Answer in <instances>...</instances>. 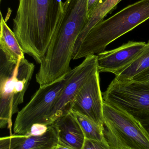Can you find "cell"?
Segmentation results:
<instances>
[{
	"label": "cell",
	"mask_w": 149,
	"mask_h": 149,
	"mask_svg": "<svg viewBox=\"0 0 149 149\" xmlns=\"http://www.w3.org/2000/svg\"><path fill=\"white\" fill-rule=\"evenodd\" d=\"M62 0H19L13 31L25 54L40 64L62 19Z\"/></svg>",
	"instance_id": "obj_1"
},
{
	"label": "cell",
	"mask_w": 149,
	"mask_h": 149,
	"mask_svg": "<svg viewBox=\"0 0 149 149\" xmlns=\"http://www.w3.org/2000/svg\"><path fill=\"white\" fill-rule=\"evenodd\" d=\"M149 19V0L130 4L95 25L82 42L73 59L105 51L107 46Z\"/></svg>",
	"instance_id": "obj_2"
},
{
	"label": "cell",
	"mask_w": 149,
	"mask_h": 149,
	"mask_svg": "<svg viewBox=\"0 0 149 149\" xmlns=\"http://www.w3.org/2000/svg\"><path fill=\"white\" fill-rule=\"evenodd\" d=\"M104 134L113 149H149V134L130 114L104 102Z\"/></svg>",
	"instance_id": "obj_3"
},
{
	"label": "cell",
	"mask_w": 149,
	"mask_h": 149,
	"mask_svg": "<svg viewBox=\"0 0 149 149\" xmlns=\"http://www.w3.org/2000/svg\"><path fill=\"white\" fill-rule=\"evenodd\" d=\"M35 65L21 59L15 69L0 73V128L7 127L10 135L12 116L19 112L24 94L34 73Z\"/></svg>",
	"instance_id": "obj_4"
},
{
	"label": "cell",
	"mask_w": 149,
	"mask_h": 149,
	"mask_svg": "<svg viewBox=\"0 0 149 149\" xmlns=\"http://www.w3.org/2000/svg\"><path fill=\"white\" fill-rule=\"evenodd\" d=\"M71 72L50 84L39 87L27 105L17 113L14 124L15 134H29L31 126L36 123L51 125L52 111Z\"/></svg>",
	"instance_id": "obj_5"
},
{
	"label": "cell",
	"mask_w": 149,
	"mask_h": 149,
	"mask_svg": "<svg viewBox=\"0 0 149 149\" xmlns=\"http://www.w3.org/2000/svg\"><path fill=\"white\" fill-rule=\"evenodd\" d=\"M102 96L104 102L130 114L144 128L149 123V82L113 80Z\"/></svg>",
	"instance_id": "obj_6"
},
{
	"label": "cell",
	"mask_w": 149,
	"mask_h": 149,
	"mask_svg": "<svg viewBox=\"0 0 149 149\" xmlns=\"http://www.w3.org/2000/svg\"><path fill=\"white\" fill-rule=\"evenodd\" d=\"M98 70L97 56L89 55L73 69L57 101L50 116L52 125L59 117L70 112L72 105L80 89L88 79Z\"/></svg>",
	"instance_id": "obj_7"
},
{
	"label": "cell",
	"mask_w": 149,
	"mask_h": 149,
	"mask_svg": "<svg viewBox=\"0 0 149 149\" xmlns=\"http://www.w3.org/2000/svg\"><path fill=\"white\" fill-rule=\"evenodd\" d=\"M99 73L97 71L84 84L76 96L71 110L104 127V100L101 90Z\"/></svg>",
	"instance_id": "obj_8"
},
{
	"label": "cell",
	"mask_w": 149,
	"mask_h": 149,
	"mask_svg": "<svg viewBox=\"0 0 149 149\" xmlns=\"http://www.w3.org/2000/svg\"><path fill=\"white\" fill-rule=\"evenodd\" d=\"M146 44L145 42L129 41L119 48L99 53L97 56L98 71L99 73L115 74L131 63Z\"/></svg>",
	"instance_id": "obj_9"
},
{
	"label": "cell",
	"mask_w": 149,
	"mask_h": 149,
	"mask_svg": "<svg viewBox=\"0 0 149 149\" xmlns=\"http://www.w3.org/2000/svg\"><path fill=\"white\" fill-rule=\"evenodd\" d=\"M58 144L57 130L53 124L42 135L14 134L0 139V149H56Z\"/></svg>",
	"instance_id": "obj_10"
},
{
	"label": "cell",
	"mask_w": 149,
	"mask_h": 149,
	"mask_svg": "<svg viewBox=\"0 0 149 149\" xmlns=\"http://www.w3.org/2000/svg\"><path fill=\"white\" fill-rule=\"evenodd\" d=\"M57 130L59 145L72 149H82L86 138L78 121L71 111L53 123Z\"/></svg>",
	"instance_id": "obj_11"
},
{
	"label": "cell",
	"mask_w": 149,
	"mask_h": 149,
	"mask_svg": "<svg viewBox=\"0 0 149 149\" xmlns=\"http://www.w3.org/2000/svg\"><path fill=\"white\" fill-rule=\"evenodd\" d=\"M0 53L9 62L17 64L20 60L24 58V52L15 33L6 24L1 12Z\"/></svg>",
	"instance_id": "obj_12"
},
{
	"label": "cell",
	"mask_w": 149,
	"mask_h": 149,
	"mask_svg": "<svg viewBox=\"0 0 149 149\" xmlns=\"http://www.w3.org/2000/svg\"><path fill=\"white\" fill-rule=\"evenodd\" d=\"M149 68V40L141 52L128 65L115 73L113 81H127Z\"/></svg>",
	"instance_id": "obj_13"
},
{
	"label": "cell",
	"mask_w": 149,
	"mask_h": 149,
	"mask_svg": "<svg viewBox=\"0 0 149 149\" xmlns=\"http://www.w3.org/2000/svg\"><path fill=\"white\" fill-rule=\"evenodd\" d=\"M122 1V0H107L94 10L77 39L73 49V57L76 55L81 43L91 30L98 23L103 21L108 14L113 11L116 8L118 3Z\"/></svg>",
	"instance_id": "obj_14"
},
{
	"label": "cell",
	"mask_w": 149,
	"mask_h": 149,
	"mask_svg": "<svg viewBox=\"0 0 149 149\" xmlns=\"http://www.w3.org/2000/svg\"><path fill=\"white\" fill-rule=\"evenodd\" d=\"M75 119L78 121L84 132L86 139L105 141L104 127L98 125L92 120L80 114L71 110Z\"/></svg>",
	"instance_id": "obj_15"
},
{
	"label": "cell",
	"mask_w": 149,
	"mask_h": 149,
	"mask_svg": "<svg viewBox=\"0 0 149 149\" xmlns=\"http://www.w3.org/2000/svg\"><path fill=\"white\" fill-rule=\"evenodd\" d=\"M82 149H113L107 141H99L86 139Z\"/></svg>",
	"instance_id": "obj_16"
},
{
	"label": "cell",
	"mask_w": 149,
	"mask_h": 149,
	"mask_svg": "<svg viewBox=\"0 0 149 149\" xmlns=\"http://www.w3.org/2000/svg\"><path fill=\"white\" fill-rule=\"evenodd\" d=\"M48 126L44 124L36 123L31 126L29 134L40 136L44 134L48 130Z\"/></svg>",
	"instance_id": "obj_17"
},
{
	"label": "cell",
	"mask_w": 149,
	"mask_h": 149,
	"mask_svg": "<svg viewBox=\"0 0 149 149\" xmlns=\"http://www.w3.org/2000/svg\"><path fill=\"white\" fill-rule=\"evenodd\" d=\"M106 1L107 0H88L87 5L88 20L94 10Z\"/></svg>",
	"instance_id": "obj_18"
},
{
	"label": "cell",
	"mask_w": 149,
	"mask_h": 149,
	"mask_svg": "<svg viewBox=\"0 0 149 149\" xmlns=\"http://www.w3.org/2000/svg\"><path fill=\"white\" fill-rule=\"evenodd\" d=\"M131 80L138 82H149V68L134 77Z\"/></svg>",
	"instance_id": "obj_19"
},
{
	"label": "cell",
	"mask_w": 149,
	"mask_h": 149,
	"mask_svg": "<svg viewBox=\"0 0 149 149\" xmlns=\"http://www.w3.org/2000/svg\"><path fill=\"white\" fill-rule=\"evenodd\" d=\"M56 149H72L69 148H66V147H64V146H61V145H58L57 148H56Z\"/></svg>",
	"instance_id": "obj_20"
},
{
	"label": "cell",
	"mask_w": 149,
	"mask_h": 149,
	"mask_svg": "<svg viewBox=\"0 0 149 149\" xmlns=\"http://www.w3.org/2000/svg\"><path fill=\"white\" fill-rule=\"evenodd\" d=\"M145 130H147L148 133L149 134V123L147 126H146V127L145 128Z\"/></svg>",
	"instance_id": "obj_21"
}]
</instances>
